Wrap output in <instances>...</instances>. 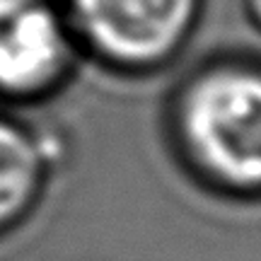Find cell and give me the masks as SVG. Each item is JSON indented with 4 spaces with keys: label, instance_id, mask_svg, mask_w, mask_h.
<instances>
[{
    "label": "cell",
    "instance_id": "cell-1",
    "mask_svg": "<svg viewBox=\"0 0 261 261\" xmlns=\"http://www.w3.org/2000/svg\"><path fill=\"white\" fill-rule=\"evenodd\" d=\"M167 140L187 174L232 201L261 198V61L211 58L174 87Z\"/></svg>",
    "mask_w": 261,
    "mask_h": 261
},
{
    "label": "cell",
    "instance_id": "cell-2",
    "mask_svg": "<svg viewBox=\"0 0 261 261\" xmlns=\"http://www.w3.org/2000/svg\"><path fill=\"white\" fill-rule=\"evenodd\" d=\"M80 56L112 73L152 75L191 44L205 0H58Z\"/></svg>",
    "mask_w": 261,
    "mask_h": 261
},
{
    "label": "cell",
    "instance_id": "cell-3",
    "mask_svg": "<svg viewBox=\"0 0 261 261\" xmlns=\"http://www.w3.org/2000/svg\"><path fill=\"white\" fill-rule=\"evenodd\" d=\"M83 56L58 0H0V104L56 97Z\"/></svg>",
    "mask_w": 261,
    "mask_h": 261
},
{
    "label": "cell",
    "instance_id": "cell-4",
    "mask_svg": "<svg viewBox=\"0 0 261 261\" xmlns=\"http://www.w3.org/2000/svg\"><path fill=\"white\" fill-rule=\"evenodd\" d=\"M56 165V136L0 112V237L39 208Z\"/></svg>",
    "mask_w": 261,
    "mask_h": 261
},
{
    "label": "cell",
    "instance_id": "cell-5",
    "mask_svg": "<svg viewBox=\"0 0 261 261\" xmlns=\"http://www.w3.org/2000/svg\"><path fill=\"white\" fill-rule=\"evenodd\" d=\"M242 8L247 12L249 24L261 32V0H242Z\"/></svg>",
    "mask_w": 261,
    "mask_h": 261
}]
</instances>
